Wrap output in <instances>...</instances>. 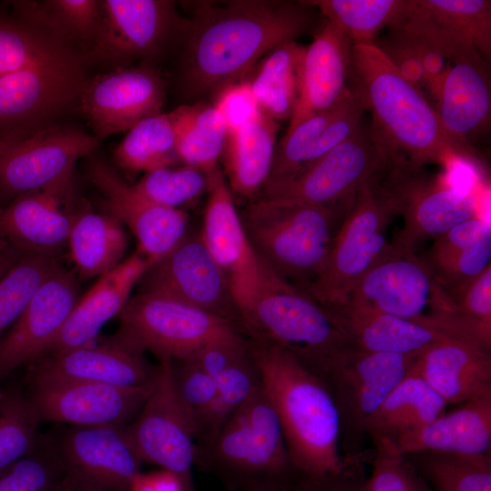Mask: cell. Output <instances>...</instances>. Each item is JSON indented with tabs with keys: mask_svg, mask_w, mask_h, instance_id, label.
Instances as JSON below:
<instances>
[{
	"mask_svg": "<svg viewBox=\"0 0 491 491\" xmlns=\"http://www.w3.org/2000/svg\"><path fill=\"white\" fill-rule=\"evenodd\" d=\"M278 128L277 121L262 113L226 134L221 157L234 196L250 203L258 195L271 171Z\"/></svg>",
	"mask_w": 491,
	"mask_h": 491,
	"instance_id": "32",
	"label": "cell"
},
{
	"mask_svg": "<svg viewBox=\"0 0 491 491\" xmlns=\"http://www.w3.org/2000/svg\"><path fill=\"white\" fill-rule=\"evenodd\" d=\"M213 105L223 116L227 133L248 124L263 113L247 79L218 90Z\"/></svg>",
	"mask_w": 491,
	"mask_h": 491,
	"instance_id": "54",
	"label": "cell"
},
{
	"mask_svg": "<svg viewBox=\"0 0 491 491\" xmlns=\"http://www.w3.org/2000/svg\"><path fill=\"white\" fill-rule=\"evenodd\" d=\"M42 420L29 399L0 400V474L32 454L38 446Z\"/></svg>",
	"mask_w": 491,
	"mask_h": 491,
	"instance_id": "46",
	"label": "cell"
},
{
	"mask_svg": "<svg viewBox=\"0 0 491 491\" xmlns=\"http://www.w3.org/2000/svg\"><path fill=\"white\" fill-rule=\"evenodd\" d=\"M311 8L306 1L235 0L200 5L185 25V91L201 95L243 79L275 47L307 31Z\"/></svg>",
	"mask_w": 491,
	"mask_h": 491,
	"instance_id": "1",
	"label": "cell"
},
{
	"mask_svg": "<svg viewBox=\"0 0 491 491\" xmlns=\"http://www.w3.org/2000/svg\"><path fill=\"white\" fill-rule=\"evenodd\" d=\"M26 22L65 43L93 44L100 21V1L49 0L15 4Z\"/></svg>",
	"mask_w": 491,
	"mask_h": 491,
	"instance_id": "40",
	"label": "cell"
},
{
	"mask_svg": "<svg viewBox=\"0 0 491 491\" xmlns=\"http://www.w3.org/2000/svg\"><path fill=\"white\" fill-rule=\"evenodd\" d=\"M59 266L54 256L24 253L0 279V341L27 302Z\"/></svg>",
	"mask_w": 491,
	"mask_h": 491,
	"instance_id": "45",
	"label": "cell"
},
{
	"mask_svg": "<svg viewBox=\"0 0 491 491\" xmlns=\"http://www.w3.org/2000/svg\"><path fill=\"white\" fill-rule=\"evenodd\" d=\"M418 171L409 180L401 213L404 225L394 241L414 250L422 240L435 238L475 216L478 203L475 192L427 183Z\"/></svg>",
	"mask_w": 491,
	"mask_h": 491,
	"instance_id": "30",
	"label": "cell"
},
{
	"mask_svg": "<svg viewBox=\"0 0 491 491\" xmlns=\"http://www.w3.org/2000/svg\"><path fill=\"white\" fill-rule=\"evenodd\" d=\"M488 62L476 50L451 59L436 94V114L447 135L467 144L488 127L491 115Z\"/></svg>",
	"mask_w": 491,
	"mask_h": 491,
	"instance_id": "25",
	"label": "cell"
},
{
	"mask_svg": "<svg viewBox=\"0 0 491 491\" xmlns=\"http://www.w3.org/2000/svg\"><path fill=\"white\" fill-rule=\"evenodd\" d=\"M447 404L418 375L410 371L367 419L364 433L394 440L445 413Z\"/></svg>",
	"mask_w": 491,
	"mask_h": 491,
	"instance_id": "34",
	"label": "cell"
},
{
	"mask_svg": "<svg viewBox=\"0 0 491 491\" xmlns=\"http://www.w3.org/2000/svg\"><path fill=\"white\" fill-rule=\"evenodd\" d=\"M176 394L190 416L195 437L214 401L216 382L194 360H172Z\"/></svg>",
	"mask_w": 491,
	"mask_h": 491,
	"instance_id": "51",
	"label": "cell"
},
{
	"mask_svg": "<svg viewBox=\"0 0 491 491\" xmlns=\"http://www.w3.org/2000/svg\"><path fill=\"white\" fill-rule=\"evenodd\" d=\"M340 303L412 320L452 336L456 312L449 296L426 260L394 242Z\"/></svg>",
	"mask_w": 491,
	"mask_h": 491,
	"instance_id": "6",
	"label": "cell"
},
{
	"mask_svg": "<svg viewBox=\"0 0 491 491\" xmlns=\"http://www.w3.org/2000/svg\"><path fill=\"white\" fill-rule=\"evenodd\" d=\"M326 21L337 26L353 45H372L378 33L389 27L406 0H311Z\"/></svg>",
	"mask_w": 491,
	"mask_h": 491,
	"instance_id": "41",
	"label": "cell"
},
{
	"mask_svg": "<svg viewBox=\"0 0 491 491\" xmlns=\"http://www.w3.org/2000/svg\"><path fill=\"white\" fill-rule=\"evenodd\" d=\"M336 491H347V490H336Z\"/></svg>",
	"mask_w": 491,
	"mask_h": 491,
	"instance_id": "62",
	"label": "cell"
},
{
	"mask_svg": "<svg viewBox=\"0 0 491 491\" xmlns=\"http://www.w3.org/2000/svg\"><path fill=\"white\" fill-rule=\"evenodd\" d=\"M22 252L8 245L0 252V279L16 263Z\"/></svg>",
	"mask_w": 491,
	"mask_h": 491,
	"instance_id": "57",
	"label": "cell"
},
{
	"mask_svg": "<svg viewBox=\"0 0 491 491\" xmlns=\"http://www.w3.org/2000/svg\"><path fill=\"white\" fill-rule=\"evenodd\" d=\"M149 267L147 260L136 252L100 276L91 289L79 297L46 355L94 342L103 326L121 314L133 287Z\"/></svg>",
	"mask_w": 491,
	"mask_h": 491,
	"instance_id": "28",
	"label": "cell"
},
{
	"mask_svg": "<svg viewBox=\"0 0 491 491\" xmlns=\"http://www.w3.org/2000/svg\"><path fill=\"white\" fill-rule=\"evenodd\" d=\"M2 208H3V207H2L1 205H0V212H1Z\"/></svg>",
	"mask_w": 491,
	"mask_h": 491,
	"instance_id": "63",
	"label": "cell"
},
{
	"mask_svg": "<svg viewBox=\"0 0 491 491\" xmlns=\"http://www.w3.org/2000/svg\"><path fill=\"white\" fill-rule=\"evenodd\" d=\"M418 353H373L348 346L331 359L317 376L336 403L342 432H364L367 419L407 376Z\"/></svg>",
	"mask_w": 491,
	"mask_h": 491,
	"instance_id": "14",
	"label": "cell"
},
{
	"mask_svg": "<svg viewBox=\"0 0 491 491\" xmlns=\"http://www.w3.org/2000/svg\"><path fill=\"white\" fill-rule=\"evenodd\" d=\"M349 80L372 115L375 133L397 159L417 169L455 156L471 160L469 150L445 131L421 90L376 44L352 45Z\"/></svg>",
	"mask_w": 491,
	"mask_h": 491,
	"instance_id": "3",
	"label": "cell"
},
{
	"mask_svg": "<svg viewBox=\"0 0 491 491\" xmlns=\"http://www.w3.org/2000/svg\"><path fill=\"white\" fill-rule=\"evenodd\" d=\"M394 160L397 158L372 125L362 120L349 138L296 175L266 181L256 199L323 205L349 203L372 175Z\"/></svg>",
	"mask_w": 491,
	"mask_h": 491,
	"instance_id": "9",
	"label": "cell"
},
{
	"mask_svg": "<svg viewBox=\"0 0 491 491\" xmlns=\"http://www.w3.org/2000/svg\"><path fill=\"white\" fill-rule=\"evenodd\" d=\"M21 137L22 135H20V132H14L10 135H0V150L5 148Z\"/></svg>",
	"mask_w": 491,
	"mask_h": 491,
	"instance_id": "59",
	"label": "cell"
},
{
	"mask_svg": "<svg viewBox=\"0 0 491 491\" xmlns=\"http://www.w3.org/2000/svg\"><path fill=\"white\" fill-rule=\"evenodd\" d=\"M365 112L366 108L359 95L349 86L342 99L336 105L333 115L320 135L306 166L349 138L362 122Z\"/></svg>",
	"mask_w": 491,
	"mask_h": 491,
	"instance_id": "53",
	"label": "cell"
},
{
	"mask_svg": "<svg viewBox=\"0 0 491 491\" xmlns=\"http://www.w3.org/2000/svg\"><path fill=\"white\" fill-rule=\"evenodd\" d=\"M389 35L453 59L476 50L491 57V1L406 0Z\"/></svg>",
	"mask_w": 491,
	"mask_h": 491,
	"instance_id": "12",
	"label": "cell"
},
{
	"mask_svg": "<svg viewBox=\"0 0 491 491\" xmlns=\"http://www.w3.org/2000/svg\"><path fill=\"white\" fill-rule=\"evenodd\" d=\"M126 426L141 460L174 473L186 489L195 462V433L176 394L171 359L159 360L150 392Z\"/></svg>",
	"mask_w": 491,
	"mask_h": 491,
	"instance_id": "11",
	"label": "cell"
},
{
	"mask_svg": "<svg viewBox=\"0 0 491 491\" xmlns=\"http://www.w3.org/2000/svg\"><path fill=\"white\" fill-rule=\"evenodd\" d=\"M86 173L102 194L101 205L105 213L128 227L137 241V253L150 266L186 236L188 215L184 209L165 207L148 200L99 158L88 161Z\"/></svg>",
	"mask_w": 491,
	"mask_h": 491,
	"instance_id": "16",
	"label": "cell"
},
{
	"mask_svg": "<svg viewBox=\"0 0 491 491\" xmlns=\"http://www.w3.org/2000/svg\"><path fill=\"white\" fill-rule=\"evenodd\" d=\"M67 246L77 275L87 279L102 276L122 262L127 238L115 217L81 206L74 210Z\"/></svg>",
	"mask_w": 491,
	"mask_h": 491,
	"instance_id": "33",
	"label": "cell"
},
{
	"mask_svg": "<svg viewBox=\"0 0 491 491\" xmlns=\"http://www.w3.org/2000/svg\"><path fill=\"white\" fill-rule=\"evenodd\" d=\"M151 386L125 387L84 381L52 382L32 385L28 399L42 421L74 426H127L137 416Z\"/></svg>",
	"mask_w": 491,
	"mask_h": 491,
	"instance_id": "21",
	"label": "cell"
},
{
	"mask_svg": "<svg viewBox=\"0 0 491 491\" xmlns=\"http://www.w3.org/2000/svg\"><path fill=\"white\" fill-rule=\"evenodd\" d=\"M72 179L13 198L0 212V233L22 253L54 256L68 244Z\"/></svg>",
	"mask_w": 491,
	"mask_h": 491,
	"instance_id": "24",
	"label": "cell"
},
{
	"mask_svg": "<svg viewBox=\"0 0 491 491\" xmlns=\"http://www.w3.org/2000/svg\"><path fill=\"white\" fill-rule=\"evenodd\" d=\"M410 371L447 405L491 395L490 350L471 341L448 337L435 342L417 354Z\"/></svg>",
	"mask_w": 491,
	"mask_h": 491,
	"instance_id": "27",
	"label": "cell"
},
{
	"mask_svg": "<svg viewBox=\"0 0 491 491\" xmlns=\"http://www.w3.org/2000/svg\"><path fill=\"white\" fill-rule=\"evenodd\" d=\"M116 165L131 171L150 172L179 163L172 112L147 116L128 130L114 150Z\"/></svg>",
	"mask_w": 491,
	"mask_h": 491,
	"instance_id": "38",
	"label": "cell"
},
{
	"mask_svg": "<svg viewBox=\"0 0 491 491\" xmlns=\"http://www.w3.org/2000/svg\"><path fill=\"white\" fill-rule=\"evenodd\" d=\"M130 491H185L180 478L172 472L161 469L150 473H138Z\"/></svg>",
	"mask_w": 491,
	"mask_h": 491,
	"instance_id": "56",
	"label": "cell"
},
{
	"mask_svg": "<svg viewBox=\"0 0 491 491\" xmlns=\"http://www.w3.org/2000/svg\"><path fill=\"white\" fill-rule=\"evenodd\" d=\"M470 337L491 348V265L456 291L447 294Z\"/></svg>",
	"mask_w": 491,
	"mask_h": 491,
	"instance_id": "48",
	"label": "cell"
},
{
	"mask_svg": "<svg viewBox=\"0 0 491 491\" xmlns=\"http://www.w3.org/2000/svg\"><path fill=\"white\" fill-rule=\"evenodd\" d=\"M211 173L193 165H175L145 173L133 186L157 205L182 209L208 192Z\"/></svg>",
	"mask_w": 491,
	"mask_h": 491,
	"instance_id": "44",
	"label": "cell"
},
{
	"mask_svg": "<svg viewBox=\"0 0 491 491\" xmlns=\"http://www.w3.org/2000/svg\"><path fill=\"white\" fill-rule=\"evenodd\" d=\"M352 45L343 31L326 21L311 44L305 46L297 100L287 129L329 110L342 99L349 87L346 80Z\"/></svg>",
	"mask_w": 491,
	"mask_h": 491,
	"instance_id": "26",
	"label": "cell"
},
{
	"mask_svg": "<svg viewBox=\"0 0 491 491\" xmlns=\"http://www.w3.org/2000/svg\"><path fill=\"white\" fill-rule=\"evenodd\" d=\"M55 451L65 473L95 491H130L143 463L126 426H74Z\"/></svg>",
	"mask_w": 491,
	"mask_h": 491,
	"instance_id": "17",
	"label": "cell"
},
{
	"mask_svg": "<svg viewBox=\"0 0 491 491\" xmlns=\"http://www.w3.org/2000/svg\"><path fill=\"white\" fill-rule=\"evenodd\" d=\"M323 306L331 314L347 345L361 351L413 354L452 337L415 321L348 303Z\"/></svg>",
	"mask_w": 491,
	"mask_h": 491,
	"instance_id": "29",
	"label": "cell"
},
{
	"mask_svg": "<svg viewBox=\"0 0 491 491\" xmlns=\"http://www.w3.org/2000/svg\"><path fill=\"white\" fill-rule=\"evenodd\" d=\"M99 145L71 127L43 128L0 150V198L13 197L72 179L76 161Z\"/></svg>",
	"mask_w": 491,
	"mask_h": 491,
	"instance_id": "15",
	"label": "cell"
},
{
	"mask_svg": "<svg viewBox=\"0 0 491 491\" xmlns=\"http://www.w3.org/2000/svg\"><path fill=\"white\" fill-rule=\"evenodd\" d=\"M339 215L336 205L256 199L240 216L265 266L305 291L325 269Z\"/></svg>",
	"mask_w": 491,
	"mask_h": 491,
	"instance_id": "5",
	"label": "cell"
},
{
	"mask_svg": "<svg viewBox=\"0 0 491 491\" xmlns=\"http://www.w3.org/2000/svg\"><path fill=\"white\" fill-rule=\"evenodd\" d=\"M116 333L158 359H189L203 347L246 338L240 326L193 306L148 293L130 298Z\"/></svg>",
	"mask_w": 491,
	"mask_h": 491,
	"instance_id": "8",
	"label": "cell"
},
{
	"mask_svg": "<svg viewBox=\"0 0 491 491\" xmlns=\"http://www.w3.org/2000/svg\"><path fill=\"white\" fill-rule=\"evenodd\" d=\"M304 51L296 40L281 44L255 65L247 79L261 111L277 122L290 119L295 109Z\"/></svg>",
	"mask_w": 491,
	"mask_h": 491,
	"instance_id": "36",
	"label": "cell"
},
{
	"mask_svg": "<svg viewBox=\"0 0 491 491\" xmlns=\"http://www.w3.org/2000/svg\"><path fill=\"white\" fill-rule=\"evenodd\" d=\"M373 441L376 451L372 473L360 491H433L390 439Z\"/></svg>",
	"mask_w": 491,
	"mask_h": 491,
	"instance_id": "49",
	"label": "cell"
},
{
	"mask_svg": "<svg viewBox=\"0 0 491 491\" xmlns=\"http://www.w3.org/2000/svg\"><path fill=\"white\" fill-rule=\"evenodd\" d=\"M82 62L75 54L0 75V129L45 120L79 96Z\"/></svg>",
	"mask_w": 491,
	"mask_h": 491,
	"instance_id": "20",
	"label": "cell"
},
{
	"mask_svg": "<svg viewBox=\"0 0 491 491\" xmlns=\"http://www.w3.org/2000/svg\"><path fill=\"white\" fill-rule=\"evenodd\" d=\"M405 456L433 491H491L490 453L421 451Z\"/></svg>",
	"mask_w": 491,
	"mask_h": 491,
	"instance_id": "39",
	"label": "cell"
},
{
	"mask_svg": "<svg viewBox=\"0 0 491 491\" xmlns=\"http://www.w3.org/2000/svg\"><path fill=\"white\" fill-rule=\"evenodd\" d=\"M175 128V152L180 163L211 173L218 165L226 138L223 116L214 105L196 103L171 111Z\"/></svg>",
	"mask_w": 491,
	"mask_h": 491,
	"instance_id": "37",
	"label": "cell"
},
{
	"mask_svg": "<svg viewBox=\"0 0 491 491\" xmlns=\"http://www.w3.org/2000/svg\"><path fill=\"white\" fill-rule=\"evenodd\" d=\"M391 441L403 455L421 451L490 453L491 395L470 399Z\"/></svg>",
	"mask_w": 491,
	"mask_h": 491,
	"instance_id": "31",
	"label": "cell"
},
{
	"mask_svg": "<svg viewBox=\"0 0 491 491\" xmlns=\"http://www.w3.org/2000/svg\"><path fill=\"white\" fill-rule=\"evenodd\" d=\"M176 25H181L171 1H100L99 26L90 55L124 67L155 54Z\"/></svg>",
	"mask_w": 491,
	"mask_h": 491,
	"instance_id": "22",
	"label": "cell"
},
{
	"mask_svg": "<svg viewBox=\"0 0 491 491\" xmlns=\"http://www.w3.org/2000/svg\"><path fill=\"white\" fill-rule=\"evenodd\" d=\"M246 415L241 443L240 471L279 475L291 466L277 414L260 386L244 403Z\"/></svg>",
	"mask_w": 491,
	"mask_h": 491,
	"instance_id": "35",
	"label": "cell"
},
{
	"mask_svg": "<svg viewBox=\"0 0 491 491\" xmlns=\"http://www.w3.org/2000/svg\"><path fill=\"white\" fill-rule=\"evenodd\" d=\"M8 245L9 243L5 239V237L0 233V252H2Z\"/></svg>",
	"mask_w": 491,
	"mask_h": 491,
	"instance_id": "61",
	"label": "cell"
},
{
	"mask_svg": "<svg viewBox=\"0 0 491 491\" xmlns=\"http://www.w3.org/2000/svg\"><path fill=\"white\" fill-rule=\"evenodd\" d=\"M490 258L491 236L468 248L426 261L437 284L451 294L491 265Z\"/></svg>",
	"mask_w": 491,
	"mask_h": 491,
	"instance_id": "52",
	"label": "cell"
},
{
	"mask_svg": "<svg viewBox=\"0 0 491 491\" xmlns=\"http://www.w3.org/2000/svg\"><path fill=\"white\" fill-rule=\"evenodd\" d=\"M207 194L200 235L226 276L246 326V318L255 300L276 276L253 248L220 166L211 173Z\"/></svg>",
	"mask_w": 491,
	"mask_h": 491,
	"instance_id": "10",
	"label": "cell"
},
{
	"mask_svg": "<svg viewBox=\"0 0 491 491\" xmlns=\"http://www.w3.org/2000/svg\"><path fill=\"white\" fill-rule=\"evenodd\" d=\"M335 106L307 117L287 129L284 137L276 144L271 171L266 181L290 177L308 164L316 144L333 115Z\"/></svg>",
	"mask_w": 491,
	"mask_h": 491,
	"instance_id": "47",
	"label": "cell"
},
{
	"mask_svg": "<svg viewBox=\"0 0 491 491\" xmlns=\"http://www.w3.org/2000/svg\"><path fill=\"white\" fill-rule=\"evenodd\" d=\"M259 386V373L249 348L247 355L229 366L216 379L215 396L196 435V447L207 446L225 422Z\"/></svg>",
	"mask_w": 491,
	"mask_h": 491,
	"instance_id": "43",
	"label": "cell"
},
{
	"mask_svg": "<svg viewBox=\"0 0 491 491\" xmlns=\"http://www.w3.org/2000/svg\"><path fill=\"white\" fill-rule=\"evenodd\" d=\"M51 491H78L73 480L65 474Z\"/></svg>",
	"mask_w": 491,
	"mask_h": 491,
	"instance_id": "58",
	"label": "cell"
},
{
	"mask_svg": "<svg viewBox=\"0 0 491 491\" xmlns=\"http://www.w3.org/2000/svg\"><path fill=\"white\" fill-rule=\"evenodd\" d=\"M1 398H2V396H1V395H0V400H1Z\"/></svg>",
	"mask_w": 491,
	"mask_h": 491,
	"instance_id": "64",
	"label": "cell"
},
{
	"mask_svg": "<svg viewBox=\"0 0 491 491\" xmlns=\"http://www.w3.org/2000/svg\"><path fill=\"white\" fill-rule=\"evenodd\" d=\"M79 98L81 111L98 139L161 113L165 83L149 67H117L85 83Z\"/></svg>",
	"mask_w": 491,
	"mask_h": 491,
	"instance_id": "18",
	"label": "cell"
},
{
	"mask_svg": "<svg viewBox=\"0 0 491 491\" xmlns=\"http://www.w3.org/2000/svg\"><path fill=\"white\" fill-rule=\"evenodd\" d=\"M31 384L84 381L125 387L151 386L156 366L115 334L111 339L48 354L30 365Z\"/></svg>",
	"mask_w": 491,
	"mask_h": 491,
	"instance_id": "23",
	"label": "cell"
},
{
	"mask_svg": "<svg viewBox=\"0 0 491 491\" xmlns=\"http://www.w3.org/2000/svg\"><path fill=\"white\" fill-rule=\"evenodd\" d=\"M79 299L74 273L58 266L0 341V379L45 356Z\"/></svg>",
	"mask_w": 491,
	"mask_h": 491,
	"instance_id": "19",
	"label": "cell"
},
{
	"mask_svg": "<svg viewBox=\"0 0 491 491\" xmlns=\"http://www.w3.org/2000/svg\"><path fill=\"white\" fill-rule=\"evenodd\" d=\"M69 477H70V476H69ZM70 478H71V477H70ZM71 479H72L73 482L75 483V486H76V488H77L78 491H95V490H93V489H90V488H88V487H86V486H84L78 484V483H77L76 481H75L73 478H71Z\"/></svg>",
	"mask_w": 491,
	"mask_h": 491,
	"instance_id": "60",
	"label": "cell"
},
{
	"mask_svg": "<svg viewBox=\"0 0 491 491\" xmlns=\"http://www.w3.org/2000/svg\"><path fill=\"white\" fill-rule=\"evenodd\" d=\"M249 348L279 418L291 466L318 481L340 476L341 418L327 386L281 346L250 337Z\"/></svg>",
	"mask_w": 491,
	"mask_h": 491,
	"instance_id": "2",
	"label": "cell"
},
{
	"mask_svg": "<svg viewBox=\"0 0 491 491\" xmlns=\"http://www.w3.org/2000/svg\"><path fill=\"white\" fill-rule=\"evenodd\" d=\"M74 54L51 34L26 22L0 18V75Z\"/></svg>",
	"mask_w": 491,
	"mask_h": 491,
	"instance_id": "42",
	"label": "cell"
},
{
	"mask_svg": "<svg viewBox=\"0 0 491 491\" xmlns=\"http://www.w3.org/2000/svg\"><path fill=\"white\" fill-rule=\"evenodd\" d=\"M413 170L395 160L357 190L335 235L322 275L304 293L322 306L338 304L383 256L390 246L387 226L402 213Z\"/></svg>",
	"mask_w": 491,
	"mask_h": 491,
	"instance_id": "4",
	"label": "cell"
},
{
	"mask_svg": "<svg viewBox=\"0 0 491 491\" xmlns=\"http://www.w3.org/2000/svg\"><path fill=\"white\" fill-rule=\"evenodd\" d=\"M139 282V293L165 296L203 309L235 323L248 335L228 280L200 233L187 234L152 265Z\"/></svg>",
	"mask_w": 491,
	"mask_h": 491,
	"instance_id": "13",
	"label": "cell"
},
{
	"mask_svg": "<svg viewBox=\"0 0 491 491\" xmlns=\"http://www.w3.org/2000/svg\"><path fill=\"white\" fill-rule=\"evenodd\" d=\"M490 236V224L482 218L473 216L435 237L427 259L468 248Z\"/></svg>",
	"mask_w": 491,
	"mask_h": 491,
	"instance_id": "55",
	"label": "cell"
},
{
	"mask_svg": "<svg viewBox=\"0 0 491 491\" xmlns=\"http://www.w3.org/2000/svg\"><path fill=\"white\" fill-rule=\"evenodd\" d=\"M64 473L55 450L36 448L0 474V491H51Z\"/></svg>",
	"mask_w": 491,
	"mask_h": 491,
	"instance_id": "50",
	"label": "cell"
},
{
	"mask_svg": "<svg viewBox=\"0 0 491 491\" xmlns=\"http://www.w3.org/2000/svg\"><path fill=\"white\" fill-rule=\"evenodd\" d=\"M246 322L250 337L283 347L316 375L348 346L321 304L276 276L255 300Z\"/></svg>",
	"mask_w": 491,
	"mask_h": 491,
	"instance_id": "7",
	"label": "cell"
}]
</instances>
